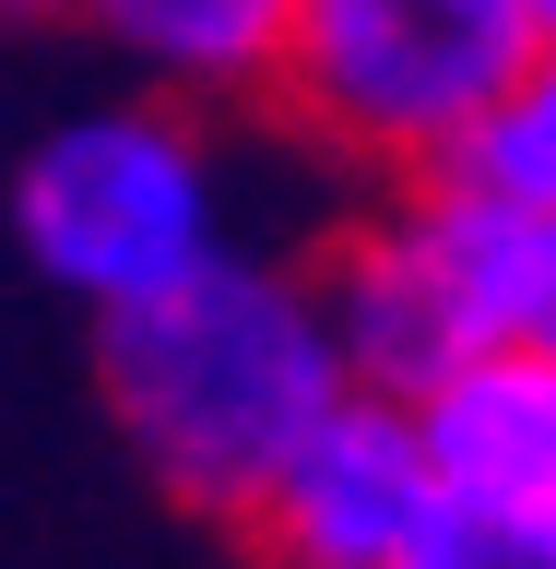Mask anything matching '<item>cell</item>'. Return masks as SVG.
Masks as SVG:
<instances>
[{
  "instance_id": "obj_1",
  "label": "cell",
  "mask_w": 556,
  "mask_h": 569,
  "mask_svg": "<svg viewBox=\"0 0 556 569\" xmlns=\"http://www.w3.org/2000/svg\"><path fill=\"white\" fill-rule=\"evenodd\" d=\"M83 332H95V416L131 451V475L166 510L225 522V533L284 475V451L355 391L309 261H261L237 238L202 273L154 284Z\"/></svg>"
},
{
  "instance_id": "obj_2",
  "label": "cell",
  "mask_w": 556,
  "mask_h": 569,
  "mask_svg": "<svg viewBox=\"0 0 556 569\" xmlns=\"http://www.w3.org/2000/svg\"><path fill=\"white\" fill-rule=\"evenodd\" d=\"M0 238L24 249V273L48 297H71L83 320L202 273L225 249V154H213L202 107L119 96V107L48 119L12 154V178H0Z\"/></svg>"
},
{
  "instance_id": "obj_3",
  "label": "cell",
  "mask_w": 556,
  "mask_h": 569,
  "mask_svg": "<svg viewBox=\"0 0 556 569\" xmlns=\"http://www.w3.org/2000/svg\"><path fill=\"white\" fill-rule=\"evenodd\" d=\"M522 60H533L522 0H296L273 96L344 167L438 178Z\"/></svg>"
},
{
  "instance_id": "obj_4",
  "label": "cell",
  "mask_w": 556,
  "mask_h": 569,
  "mask_svg": "<svg viewBox=\"0 0 556 569\" xmlns=\"http://www.w3.org/2000/svg\"><path fill=\"white\" fill-rule=\"evenodd\" d=\"M426 510H438V487H426L415 416L380 403V391H344L284 451V475L249 498L237 546H249V569H391Z\"/></svg>"
},
{
  "instance_id": "obj_5",
  "label": "cell",
  "mask_w": 556,
  "mask_h": 569,
  "mask_svg": "<svg viewBox=\"0 0 556 569\" xmlns=\"http://www.w3.org/2000/svg\"><path fill=\"white\" fill-rule=\"evenodd\" d=\"M403 416H415V451H426L438 498L509 510V522H556V356L545 345H474Z\"/></svg>"
},
{
  "instance_id": "obj_6",
  "label": "cell",
  "mask_w": 556,
  "mask_h": 569,
  "mask_svg": "<svg viewBox=\"0 0 556 569\" xmlns=\"http://www.w3.org/2000/svg\"><path fill=\"white\" fill-rule=\"evenodd\" d=\"M309 284H320L332 345H344V380L380 391V403H415L438 368L474 356V332H462V309H451V284H438V261H426V238H415L403 202L355 213L344 238L309 261Z\"/></svg>"
},
{
  "instance_id": "obj_7",
  "label": "cell",
  "mask_w": 556,
  "mask_h": 569,
  "mask_svg": "<svg viewBox=\"0 0 556 569\" xmlns=\"http://www.w3.org/2000/svg\"><path fill=\"white\" fill-rule=\"evenodd\" d=\"M403 213H415L426 261L451 284V309L474 345H545L556 356V213L509 202L486 178H403Z\"/></svg>"
},
{
  "instance_id": "obj_8",
  "label": "cell",
  "mask_w": 556,
  "mask_h": 569,
  "mask_svg": "<svg viewBox=\"0 0 556 569\" xmlns=\"http://www.w3.org/2000/svg\"><path fill=\"white\" fill-rule=\"evenodd\" d=\"M71 24L131 71L142 96L178 107H249L284 71L296 0H71Z\"/></svg>"
},
{
  "instance_id": "obj_9",
  "label": "cell",
  "mask_w": 556,
  "mask_h": 569,
  "mask_svg": "<svg viewBox=\"0 0 556 569\" xmlns=\"http://www.w3.org/2000/svg\"><path fill=\"white\" fill-rule=\"evenodd\" d=\"M451 178H486V190H509V202L556 213V48H533V60L509 71V96L462 131Z\"/></svg>"
},
{
  "instance_id": "obj_10",
  "label": "cell",
  "mask_w": 556,
  "mask_h": 569,
  "mask_svg": "<svg viewBox=\"0 0 556 569\" xmlns=\"http://www.w3.org/2000/svg\"><path fill=\"white\" fill-rule=\"evenodd\" d=\"M391 569H556V522H509V510H462V498H438Z\"/></svg>"
},
{
  "instance_id": "obj_11",
  "label": "cell",
  "mask_w": 556,
  "mask_h": 569,
  "mask_svg": "<svg viewBox=\"0 0 556 569\" xmlns=\"http://www.w3.org/2000/svg\"><path fill=\"white\" fill-rule=\"evenodd\" d=\"M36 24H71V0H0V36H36Z\"/></svg>"
},
{
  "instance_id": "obj_12",
  "label": "cell",
  "mask_w": 556,
  "mask_h": 569,
  "mask_svg": "<svg viewBox=\"0 0 556 569\" xmlns=\"http://www.w3.org/2000/svg\"><path fill=\"white\" fill-rule=\"evenodd\" d=\"M522 24H533V48H556V0H522Z\"/></svg>"
}]
</instances>
